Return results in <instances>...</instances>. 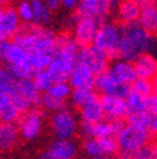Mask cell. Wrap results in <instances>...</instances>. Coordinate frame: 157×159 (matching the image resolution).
<instances>
[{
  "label": "cell",
  "mask_w": 157,
  "mask_h": 159,
  "mask_svg": "<svg viewBox=\"0 0 157 159\" xmlns=\"http://www.w3.org/2000/svg\"><path fill=\"white\" fill-rule=\"evenodd\" d=\"M73 22V39L77 42L79 47H86L92 44L93 38L95 35V32L98 29V25L101 22L91 16H77L73 14L72 16Z\"/></svg>",
  "instance_id": "30bf717a"
},
{
  "label": "cell",
  "mask_w": 157,
  "mask_h": 159,
  "mask_svg": "<svg viewBox=\"0 0 157 159\" xmlns=\"http://www.w3.org/2000/svg\"><path fill=\"white\" fill-rule=\"evenodd\" d=\"M15 90V78L6 67H0V92L11 93Z\"/></svg>",
  "instance_id": "e575fe53"
},
{
  "label": "cell",
  "mask_w": 157,
  "mask_h": 159,
  "mask_svg": "<svg viewBox=\"0 0 157 159\" xmlns=\"http://www.w3.org/2000/svg\"><path fill=\"white\" fill-rule=\"evenodd\" d=\"M78 119L68 109H62L53 112L49 120L50 131L55 139H72L78 133Z\"/></svg>",
  "instance_id": "8992f818"
},
{
  "label": "cell",
  "mask_w": 157,
  "mask_h": 159,
  "mask_svg": "<svg viewBox=\"0 0 157 159\" xmlns=\"http://www.w3.org/2000/svg\"><path fill=\"white\" fill-rule=\"evenodd\" d=\"M109 70L114 75V77L117 80H120L121 82H125V84H128V85H131L134 81V80L137 78L136 72H134L133 63L132 62H128V61L117 59V61L112 65V67Z\"/></svg>",
  "instance_id": "7402d4cb"
},
{
  "label": "cell",
  "mask_w": 157,
  "mask_h": 159,
  "mask_svg": "<svg viewBox=\"0 0 157 159\" xmlns=\"http://www.w3.org/2000/svg\"><path fill=\"white\" fill-rule=\"evenodd\" d=\"M15 91L22 95L25 100L30 104L32 107H36L40 104L42 92L39 91L33 82L32 78H24V80H16L15 81Z\"/></svg>",
  "instance_id": "d6986e66"
},
{
  "label": "cell",
  "mask_w": 157,
  "mask_h": 159,
  "mask_svg": "<svg viewBox=\"0 0 157 159\" xmlns=\"http://www.w3.org/2000/svg\"><path fill=\"white\" fill-rule=\"evenodd\" d=\"M16 126L19 135L24 140H34L43 131L44 126V112L38 107H30L28 111L20 114Z\"/></svg>",
  "instance_id": "5b68a950"
},
{
  "label": "cell",
  "mask_w": 157,
  "mask_h": 159,
  "mask_svg": "<svg viewBox=\"0 0 157 159\" xmlns=\"http://www.w3.org/2000/svg\"><path fill=\"white\" fill-rule=\"evenodd\" d=\"M79 119L81 121L89 124H97L104 120V112L101 104V98L97 96L92 101L82 106L79 109Z\"/></svg>",
  "instance_id": "ffe728a7"
},
{
  "label": "cell",
  "mask_w": 157,
  "mask_h": 159,
  "mask_svg": "<svg viewBox=\"0 0 157 159\" xmlns=\"http://www.w3.org/2000/svg\"><path fill=\"white\" fill-rule=\"evenodd\" d=\"M138 23L143 29L150 33H155L157 28V4H151L145 8H141Z\"/></svg>",
  "instance_id": "d4e9b609"
},
{
  "label": "cell",
  "mask_w": 157,
  "mask_h": 159,
  "mask_svg": "<svg viewBox=\"0 0 157 159\" xmlns=\"http://www.w3.org/2000/svg\"><path fill=\"white\" fill-rule=\"evenodd\" d=\"M81 0H62V7H64L67 10H75Z\"/></svg>",
  "instance_id": "ee69618b"
},
{
  "label": "cell",
  "mask_w": 157,
  "mask_h": 159,
  "mask_svg": "<svg viewBox=\"0 0 157 159\" xmlns=\"http://www.w3.org/2000/svg\"><path fill=\"white\" fill-rule=\"evenodd\" d=\"M39 106H42L47 111L55 112V111H59V110L66 107V101L49 95L48 92H44V93H42V98H40Z\"/></svg>",
  "instance_id": "1f68e13d"
},
{
  "label": "cell",
  "mask_w": 157,
  "mask_h": 159,
  "mask_svg": "<svg viewBox=\"0 0 157 159\" xmlns=\"http://www.w3.org/2000/svg\"><path fill=\"white\" fill-rule=\"evenodd\" d=\"M151 119H152V115L148 111H141V112L129 114L126 120H127V124L129 125H133L140 129H145V130H150Z\"/></svg>",
  "instance_id": "4dcf8cb0"
},
{
  "label": "cell",
  "mask_w": 157,
  "mask_h": 159,
  "mask_svg": "<svg viewBox=\"0 0 157 159\" xmlns=\"http://www.w3.org/2000/svg\"><path fill=\"white\" fill-rule=\"evenodd\" d=\"M101 104L104 112L106 120H120L123 121L128 116V109L125 98H120L111 95H102Z\"/></svg>",
  "instance_id": "9a60e30c"
},
{
  "label": "cell",
  "mask_w": 157,
  "mask_h": 159,
  "mask_svg": "<svg viewBox=\"0 0 157 159\" xmlns=\"http://www.w3.org/2000/svg\"><path fill=\"white\" fill-rule=\"evenodd\" d=\"M32 80H33V82L35 84L36 89L40 91L42 93L47 92V91L49 90V87L53 85V82H52V80H50V77H49L47 70L36 71V72L34 73V76H33Z\"/></svg>",
  "instance_id": "8d00e7d4"
},
{
  "label": "cell",
  "mask_w": 157,
  "mask_h": 159,
  "mask_svg": "<svg viewBox=\"0 0 157 159\" xmlns=\"http://www.w3.org/2000/svg\"><path fill=\"white\" fill-rule=\"evenodd\" d=\"M121 37L117 44L118 59L133 62L142 53H148L156 47V39L152 33L143 29L138 23L121 24Z\"/></svg>",
  "instance_id": "6da1fadb"
},
{
  "label": "cell",
  "mask_w": 157,
  "mask_h": 159,
  "mask_svg": "<svg viewBox=\"0 0 157 159\" xmlns=\"http://www.w3.org/2000/svg\"><path fill=\"white\" fill-rule=\"evenodd\" d=\"M52 82H63V81H68V76H69V70L59 61L58 58L53 57V59L50 61V63L48 65V67L45 68Z\"/></svg>",
  "instance_id": "4316f807"
},
{
  "label": "cell",
  "mask_w": 157,
  "mask_h": 159,
  "mask_svg": "<svg viewBox=\"0 0 157 159\" xmlns=\"http://www.w3.org/2000/svg\"><path fill=\"white\" fill-rule=\"evenodd\" d=\"M57 34L34 23H23L14 34L11 41L20 44L27 52H45L55 54Z\"/></svg>",
  "instance_id": "7a4b0ae2"
},
{
  "label": "cell",
  "mask_w": 157,
  "mask_h": 159,
  "mask_svg": "<svg viewBox=\"0 0 157 159\" xmlns=\"http://www.w3.org/2000/svg\"><path fill=\"white\" fill-rule=\"evenodd\" d=\"M150 131H151V134L157 135V115H152L151 124H150Z\"/></svg>",
  "instance_id": "bcb514c9"
},
{
  "label": "cell",
  "mask_w": 157,
  "mask_h": 159,
  "mask_svg": "<svg viewBox=\"0 0 157 159\" xmlns=\"http://www.w3.org/2000/svg\"><path fill=\"white\" fill-rule=\"evenodd\" d=\"M10 3V0H0V8H5Z\"/></svg>",
  "instance_id": "681fc988"
},
{
  "label": "cell",
  "mask_w": 157,
  "mask_h": 159,
  "mask_svg": "<svg viewBox=\"0 0 157 159\" xmlns=\"http://www.w3.org/2000/svg\"><path fill=\"white\" fill-rule=\"evenodd\" d=\"M125 101L127 104L128 115L134 114V112L146 111V97L134 91H129V93L125 98Z\"/></svg>",
  "instance_id": "f546056e"
},
{
  "label": "cell",
  "mask_w": 157,
  "mask_h": 159,
  "mask_svg": "<svg viewBox=\"0 0 157 159\" xmlns=\"http://www.w3.org/2000/svg\"><path fill=\"white\" fill-rule=\"evenodd\" d=\"M77 62H81L82 65H84L95 76L108 70L109 59L104 51L94 47L93 44H89L86 47H81Z\"/></svg>",
  "instance_id": "8fae6325"
},
{
  "label": "cell",
  "mask_w": 157,
  "mask_h": 159,
  "mask_svg": "<svg viewBox=\"0 0 157 159\" xmlns=\"http://www.w3.org/2000/svg\"><path fill=\"white\" fill-rule=\"evenodd\" d=\"M15 9L22 23H33V9L30 5V2L22 0Z\"/></svg>",
  "instance_id": "74e56055"
},
{
  "label": "cell",
  "mask_w": 157,
  "mask_h": 159,
  "mask_svg": "<svg viewBox=\"0 0 157 159\" xmlns=\"http://www.w3.org/2000/svg\"><path fill=\"white\" fill-rule=\"evenodd\" d=\"M146 111L151 115H157V93H151L146 97Z\"/></svg>",
  "instance_id": "7bdbcfd3"
},
{
  "label": "cell",
  "mask_w": 157,
  "mask_h": 159,
  "mask_svg": "<svg viewBox=\"0 0 157 159\" xmlns=\"http://www.w3.org/2000/svg\"><path fill=\"white\" fill-rule=\"evenodd\" d=\"M120 37H121V32L118 25L111 22H102L98 25L92 44L104 51L109 61H114V59H118L117 44H118Z\"/></svg>",
  "instance_id": "277c9868"
},
{
  "label": "cell",
  "mask_w": 157,
  "mask_h": 159,
  "mask_svg": "<svg viewBox=\"0 0 157 159\" xmlns=\"http://www.w3.org/2000/svg\"><path fill=\"white\" fill-rule=\"evenodd\" d=\"M83 150L84 153L93 158V157H98V155H102L101 153V147H100V142H98L97 138H88L84 139L83 142Z\"/></svg>",
  "instance_id": "f35d334b"
},
{
  "label": "cell",
  "mask_w": 157,
  "mask_h": 159,
  "mask_svg": "<svg viewBox=\"0 0 157 159\" xmlns=\"http://www.w3.org/2000/svg\"><path fill=\"white\" fill-rule=\"evenodd\" d=\"M10 95V97H11V101H13V104H14V106L18 109V111L20 112V114H23V112H25V111H28L32 106H30V104L25 100V98L22 96V95H19L15 90L11 92V93H9Z\"/></svg>",
  "instance_id": "ab89813d"
},
{
  "label": "cell",
  "mask_w": 157,
  "mask_h": 159,
  "mask_svg": "<svg viewBox=\"0 0 157 159\" xmlns=\"http://www.w3.org/2000/svg\"><path fill=\"white\" fill-rule=\"evenodd\" d=\"M111 10L109 0H81L74 14L77 16H91L102 23Z\"/></svg>",
  "instance_id": "4fadbf2b"
},
{
  "label": "cell",
  "mask_w": 157,
  "mask_h": 159,
  "mask_svg": "<svg viewBox=\"0 0 157 159\" xmlns=\"http://www.w3.org/2000/svg\"><path fill=\"white\" fill-rule=\"evenodd\" d=\"M123 121L120 120H102L94 124V138H107V136H117L123 128Z\"/></svg>",
  "instance_id": "cb8c5ba5"
},
{
  "label": "cell",
  "mask_w": 157,
  "mask_h": 159,
  "mask_svg": "<svg viewBox=\"0 0 157 159\" xmlns=\"http://www.w3.org/2000/svg\"><path fill=\"white\" fill-rule=\"evenodd\" d=\"M68 84L72 89H94V75L81 62H77L70 70Z\"/></svg>",
  "instance_id": "2e32d148"
},
{
  "label": "cell",
  "mask_w": 157,
  "mask_h": 159,
  "mask_svg": "<svg viewBox=\"0 0 157 159\" xmlns=\"http://www.w3.org/2000/svg\"><path fill=\"white\" fill-rule=\"evenodd\" d=\"M131 91H134L137 93H140V95L147 97L151 93H153L152 81H151V80H147V78H140V77H137L134 81L131 84Z\"/></svg>",
  "instance_id": "d590c367"
},
{
  "label": "cell",
  "mask_w": 157,
  "mask_h": 159,
  "mask_svg": "<svg viewBox=\"0 0 157 159\" xmlns=\"http://www.w3.org/2000/svg\"><path fill=\"white\" fill-rule=\"evenodd\" d=\"M78 133L81 134V136L83 139H88V138H94V124H89V123H83L81 121L78 125Z\"/></svg>",
  "instance_id": "b9f144b4"
},
{
  "label": "cell",
  "mask_w": 157,
  "mask_h": 159,
  "mask_svg": "<svg viewBox=\"0 0 157 159\" xmlns=\"http://www.w3.org/2000/svg\"><path fill=\"white\" fill-rule=\"evenodd\" d=\"M155 33H156V34H157V28H156V32H155Z\"/></svg>",
  "instance_id": "11a10c76"
},
{
  "label": "cell",
  "mask_w": 157,
  "mask_h": 159,
  "mask_svg": "<svg viewBox=\"0 0 157 159\" xmlns=\"http://www.w3.org/2000/svg\"><path fill=\"white\" fill-rule=\"evenodd\" d=\"M91 159H112V157H107V155H98V157H93Z\"/></svg>",
  "instance_id": "f5cc1de1"
},
{
  "label": "cell",
  "mask_w": 157,
  "mask_h": 159,
  "mask_svg": "<svg viewBox=\"0 0 157 159\" xmlns=\"http://www.w3.org/2000/svg\"><path fill=\"white\" fill-rule=\"evenodd\" d=\"M94 90L102 95H111L120 98H126L131 91V85L117 80L111 70H106L94 76Z\"/></svg>",
  "instance_id": "52a82bcc"
},
{
  "label": "cell",
  "mask_w": 157,
  "mask_h": 159,
  "mask_svg": "<svg viewBox=\"0 0 157 159\" xmlns=\"http://www.w3.org/2000/svg\"><path fill=\"white\" fill-rule=\"evenodd\" d=\"M28 54H29V63L35 72L45 70L54 57V54L45 52H30V53L28 52Z\"/></svg>",
  "instance_id": "f1b7e54d"
},
{
  "label": "cell",
  "mask_w": 157,
  "mask_h": 159,
  "mask_svg": "<svg viewBox=\"0 0 157 159\" xmlns=\"http://www.w3.org/2000/svg\"><path fill=\"white\" fill-rule=\"evenodd\" d=\"M30 5L33 9V23L43 27L48 25L50 23L52 15L44 0H30Z\"/></svg>",
  "instance_id": "484cf974"
},
{
  "label": "cell",
  "mask_w": 157,
  "mask_h": 159,
  "mask_svg": "<svg viewBox=\"0 0 157 159\" xmlns=\"http://www.w3.org/2000/svg\"><path fill=\"white\" fill-rule=\"evenodd\" d=\"M3 62H4V59H3V56H2V53H0V67L3 66Z\"/></svg>",
  "instance_id": "db71d44e"
},
{
  "label": "cell",
  "mask_w": 157,
  "mask_h": 159,
  "mask_svg": "<svg viewBox=\"0 0 157 159\" xmlns=\"http://www.w3.org/2000/svg\"><path fill=\"white\" fill-rule=\"evenodd\" d=\"M122 155H125V159H153L152 145L147 144L146 147L141 148L140 150H137V152L133 153V154H129V155L122 154Z\"/></svg>",
  "instance_id": "60d3db41"
},
{
  "label": "cell",
  "mask_w": 157,
  "mask_h": 159,
  "mask_svg": "<svg viewBox=\"0 0 157 159\" xmlns=\"http://www.w3.org/2000/svg\"><path fill=\"white\" fill-rule=\"evenodd\" d=\"M152 85H153V93H157V72L155 73V76L152 77Z\"/></svg>",
  "instance_id": "c3c4849f"
},
{
  "label": "cell",
  "mask_w": 157,
  "mask_h": 159,
  "mask_svg": "<svg viewBox=\"0 0 157 159\" xmlns=\"http://www.w3.org/2000/svg\"><path fill=\"white\" fill-rule=\"evenodd\" d=\"M151 131L136 128L133 125L126 124L121 129V131L117 134L116 139L118 143V148L121 154H133L141 148L146 147L151 140Z\"/></svg>",
  "instance_id": "3957f363"
},
{
  "label": "cell",
  "mask_w": 157,
  "mask_h": 159,
  "mask_svg": "<svg viewBox=\"0 0 157 159\" xmlns=\"http://www.w3.org/2000/svg\"><path fill=\"white\" fill-rule=\"evenodd\" d=\"M19 130L16 123L0 121V152H10L19 142Z\"/></svg>",
  "instance_id": "ac0fdd59"
},
{
  "label": "cell",
  "mask_w": 157,
  "mask_h": 159,
  "mask_svg": "<svg viewBox=\"0 0 157 159\" xmlns=\"http://www.w3.org/2000/svg\"><path fill=\"white\" fill-rule=\"evenodd\" d=\"M152 152H153V159H157V144L152 145Z\"/></svg>",
  "instance_id": "816d5d0a"
},
{
  "label": "cell",
  "mask_w": 157,
  "mask_h": 159,
  "mask_svg": "<svg viewBox=\"0 0 157 159\" xmlns=\"http://www.w3.org/2000/svg\"><path fill=\"white\" fill-rule=\"evenodd\" d=\"M72 87L68 84V81H63V82H55L53 84L49 90L47 91L49 95L57 97V98H61V100L67 101V98H69L70 93H72Z\"/></svg>",
  "instance_id": "d6a6232c"
},
{
  "label": "cell",
  "mask_w": 157,
  "mask_h": 159,
  "mask_svg": "<svg viewBox=\"0 0 157 159\" xmlns=\"http://www.w3.org/2000/svg\"><path fill=\"white\" fill-rule=\"evenodd\" d=\"M45 5L50 11H55L62 7V0H45Z\"/></svg>",
  "instance_id": "f6af8a7d"
},
{
  "label": "cell",
  "mask_w": 157,
  "mask_h": 159,
  "mask_svg": "<svg viewBox=\"0 0 157 159\" xmlns=\"http://www.w3.org/2000/svg\"><path fill=\"white\" fill-rule=\"evenodd\" d=\"M98 95L94 89H73L69 98H70V102L73 106L81 109L82 106H84L86 104L92 101Z\"/></svg>",
  "instance_id": "83f0119b"
},
{
  "label": "cell",
  "mask_w": 157,
  "mask_h": 159,
  "mask_svg": "<svg viewBox=\"0 0 157 159\" xmlns=\"http://www.w3.org/2000/svg\"><path fill=\"white\" fill-rule=\"evenodd\" d=\"M0 53L3 56L4 62L9 68H23L35 73L29 63V54L20 46L13 41H5L0 44Z\"/></svg>",
  "instance_id": "9c48e42d"
},
{
  "label": "cell",
  "mask_w": 157,
  "mask_h": 159,
  "mask_svg": "<svg viewBox=\"0 0 157 159\" xmlns=\"http://www.w3.org/2000/svg\"><path fill=\"white\" fill-rule=\"evenodd\" d=\"M78 147L72 139H54L38 159H75Z\"/></svg>",
  "instance_id": "7c38bea8"
},
{
  "label": "cell",
  "mask_w": 157,
  "mask_h": 159,
  "mask_svg": "<svg viewBox=\"0 0 157 159\" xmlns=\"http://www.w3.org/2000/svg\"><path fill=\"white\" fill-rule=\"evenodd\" d=\"M81 47L77 44L73 37L68 33H61L55 38V54L54 57L69 70L74 67L78 61V53H79Z\"/></svg>",
  "instance_id": "ba28073f"
},
{
  "label": "cell",
  "mask_w": 157,
  "mask_h": 159,
  "mask_svg": "<svg viewBox=\"0 0 157 159\" xmlns=\"http://www.w3.org/2000/svg\"><path fill=\"white\" fill-rule=\"evenodd\" d=\"M20 112L14 106L9 93L0 92V121L3 123H16Z\"/></svg>",
  "instance_id": "603a6c76"
},
{
  "label": "cell",
  "mask_w": 157,
  "mask_h": 159,
  "mask_svg": "<svg viewBox=\"0 0 157 159\" xmlns=\"http://www.w3.org/2000/svg\"><path fill=\"white\" fill-rule=\"evenodd\" d=\"M98 142H100V147H101V153L102 155H107V157H113L120 152L118 148V143H117V139L114 136H107V138H97Z\"/></svg>",
  "instance_id": "836d02e7"
},
{
  "label": "cell",
  "mask_w": 157,
  "mask_h": 159,
  "mask_svg": "<svg viewBox=\"0 0 157 159\" xmlns=\"http://www.w3.org/2000/svg\"><path fill=\"white\" fill-rule=\"evenodd\" d=\"M141 8L134 0H121L117 5V18L121 24L137 23L140 18Z\"/></svg>",
  "instance_id": "44dd1931"
},
{
  "label": "cell",
  "mask_w": 157,
  "mask_h": 159,
  "mask_svg": "<svg viewBox=\"0 0 157 159\" xmlns=\"http://www.w3.org/2000/svg\"><path fill=\"white\" fill-rule=\"evenodd\" d=\"M134 67L136 76L140 78L152 80L157 72V59L150 53H142L132 62Z\"/></svg>",
  "instance_id": "e0dca14e"
},
{
  "label": "cell",
  "mask_w": 157,
  "mask_h": 159,
  "mask_svg": "<svg viewBox=\"0 0 157 159\" xmlns=\"http://www.w3.org/2000/svg\"><path fill=\"white\" fill-rule=\"evenodd\" d=\"M22 22L18 16L16 9L13 7L0 8V41H11Z\"/></svg>",
  "instance_id": "5bb4252c"
},
{
  "label": "cell",
  "mask_w": 157,
  "mask_h": 159,
  "mask_svg": "<svg viewBox=\"0 0 157 159\" xmlns=\"http://www.w3.org/2000/svg\"><path fill=\"white\" fill-rule=\"evenodd\" d=\"M120 2H121V0H109V4H111V8L113 9L114 7H117V5H118V4H120Z\"/></svg>",
  "instance_id": "f907efd6"
},
{
  "label": "cell",
  "mask_w": 157,
  "mask_h": 159,
  "mask_svg": "<svg viewBox=\"0 0 157 159\" xmlns=\"http://www.w3.org/2000/svg\"><path fill=\"white\" fill-rule=\"evenodd\" d=\"M134 2L140 5V8H145V7H147V5L155 4L156 0H134Z\"/></svg>",
  "instance_id": "7dc6e473"
}]
</instances>
